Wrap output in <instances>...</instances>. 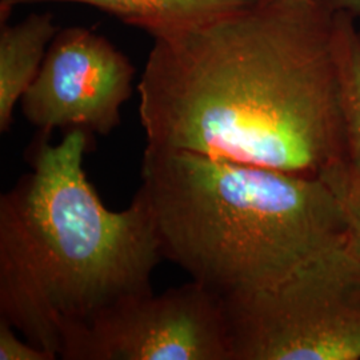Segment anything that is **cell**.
<instances>
[{"label":"cell","instance_id":"1","mask_svg":"<svg viewBox=\"0 0 360 360\" xmlns=\"http://www.w3.org/2000/svg\"><path fill=\"white\" fill-rule=\"evenodd\" d=\"M336 11L251 0L153 35L138 83L146 147L321 178L347 162Z\"/></svg>","mask_w":360,"mask_h":360},{"label":"cell","instance_id":"2","mask_svg":"<svg viewBox=\"0 0 360 360\" xmlns=\"http://www.w3.org/2000/svg\"><path fill=\"white\" fill-rule=\"evenodd\" d=\"M41 132L31 171L0 196V319L60 358L67 340L116 304L153 292L163 259L144 193L112 211L83 167L91 135Z\"/></svg>","mask_w":360,"mask_h":360},{"label":"cell","instance_id":"3","mask_svg":"<svg viewBox=\"0 0 360 360\" xmlns=\"http://www.w3.org/2000/svg\"><path fill=\"white\" fill-rule=\"evenodd\" d=\"M139 190L163 257L221 296L278 283L348 240L321 178L146 147Z\"/></svg>","mask_w":360,"mask_h":360},{"label":"cell","instance_id":"4","mask_svg":"<svg viewBox=\"0 0 360 360\" xmlns=\"http://www.w3.org/2000/svg\"><path fill=\"white\" fill-rule=\"evenodd\" d=\"M223 302L232 360H360V257L348 240Z\"/></svg>","mask_w":360,"mask_h":360},{"label":"cell","instance_id":"5","mask_svg":"<svg viewBox=\"0 0 360 360\" xmlns=\"http://www.w3.org/2000/svg\"><path fill=\"white\" fill-rule=\"evenodd\" d=\"M65 360H232L223 296L190 283L104 311L72 335Z\"/></svg>","mask_w":360,"mask_h":360},{"label":"cell","instance_id":"6","mask_svg":"<svg viewBox=\"0 0 360 360\" xmlns=\"http://www.w3.org/2000/svg\"><path fill=\"white\" fill-rule=\"evenodd\" d=\"M134 77L135 67L108 39L83 27L65 28L23 95L22 112L44 134L80 129L105 136L120 123Z\"/></svg>","mask_w":360,"mask_h":360},{"label":"cell","instance_id":"7","mask_svg":"<svg viewBox=\"0 0 360 360\" xmlns=\"http://www.w3.org/2000/svg\"><path fill=\"white\" fill-rule=\"evenodd\" d=\"M58 27L51 13H31L3 25L0 32V132H7L13 111L38 77Z\"/></svg>","mask_w":360,"mask_h":360},{"label":"cell","instance_id":"8","mask_svg":"<svg viewBox=\"0 0 360 360\" xmlns=\"http://www.w3.org/2000/svg\"><path fill=\"white\" fill-rule=\"evenodd\" d=\"M67 1L96 7L131 26L155 34L188 26L251 0H0L1 18L23 4Z\"/></svg>","mask_w":360,"mask_h":360},{"label":"cell","instance_id":"9","mask_svg":"<svg viewBox=\"0 0 360 360\" xmlns=\"http://www.w3.org/2000/svg\"><path fill=\"white\" fill-rule=\"evenodd\" d=\"M355 20L351 13H335L334 55L347 163L360 172V31Z\"/></svg>","mask_w":360,"mask_h":360},{"label":"cell","instance_id":"10","mask_svg":"<svg viewBox=\"0 0 360 360\" xmlns=\"http://www.w3.org/2000/svg\"><path fill=\"white\" fill-rule=\"evenodd\" d=\"M321 179L334 195L348 227V245L360 257V172L346 163L326 169Z\"/></svg>","mask_w":360,"mask_h":360},{"label":"cell","instance_id":"11","mask_svg":"<svg viewBox=\"0 0 360 360\" xmlns=\"http://www.w3.org/2000/svg\"><path fill=\"white\" fill-rule=\"evenodd\" d=\"M51 352L22 340L11 324L0 319V360H55Z\"/></svg>","mask_w":360,"mask_h":360},{"label":"cell","instance_id":"12","mask_svg":"<svg viewBox=\"0 0 360 360\" xmlns=\"http://www.w3.org/2000/svg\"><path fill=\"white\" fill-rule=\"evenodd\" d=\"M321 1L335 11L351 13L355 19H360V0H314Z\"/></svg>","mask_w":360,"mask_h":360}]
</instances>
